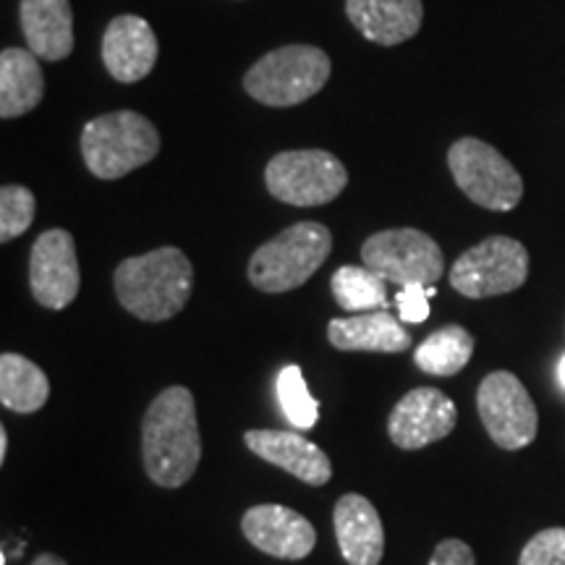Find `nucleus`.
<instances>
[{"label": "nucleus", "instance_id": "f257e3e1", "mask_svg": "<svg viewBox=\"0 0 565 565\" xmlns=\"http://www.w3.org/2000/svg\"><path fill=\"white\" fill-rule=\"evenodd\" d=\"M141 458L158 487L175 490L194 477L202 458L196 404L189 387H166L141 419Z\"/></svg>", "mask_w": 565, "mask_h": 565}, {"label": "nucleus", "instance_id": "f03ea898", "mask_svg": "<svg viewBox=\"0 0 565 565\" xmlns=\"http://www.w3.org/2000/svg\"><path fill=\"white\" fill-rule=\"evenodd\" d=\"M116 299L145 322H166L186 307L194 288V267L179 246L124 259L113 273Z\"/></svg>", "mask_w": 565, "mask_h": 565}, {"label": "nucleus", "instance_id": "7ed1b4c3", "mask_svg": "<svg viewBox=\"0 0 565 565\" xmlns=\"http://www.w3.org/2000/svg\"><path fill=\"white\" fill-rule=\"evenodd\" d=\"M82 158L92 175L116 181L158 158L160 134L137 110H116L92 118L82 129Z\"/></svg>", "mask_w": 565, "mask_h": 565}, {"label": "nucleus", "instance_id": "20e7f679", "mask_svg": "<svg viewBox=\"0 0 565 565\" xmlns=\"http://www.w3.org/2000/svg\"><path fill=\"white\" fill-rule=\"evenodd\" d=\"M333 249L328 225L303 221L265 242L249 259V280L263 294H288L324 265Z\"/></svg>", "mask_w": 565, "mask_h": 565}, {"label": "nucleus", "instance_id": "39448f33", "mask_svg": "<svg viewBox=\"0 0 565 565\" xmlns=\"http://www.w3.org/2000/svg\"><path fill=\"white\" fill-rule=\"evenodd\" d=\"M328 53L315 45H282L246 71L244 89L267 108H294L330 79Z\"/></svg>", "mask_w": 565, "mask_h": 565}, {"label": "nucleus", "instance_id": "423d86ee", "mask_svg": "<svg viewBox=\"0 0 565 565\" xmlns=\"http://www.w3.org/2000/svg\"><path fill=\"white\" fill-rule=\"evenodd\" d=\"M265 186L275 200L294 207H320L349 186V171L328 150H288L265 168Z\"/></svg>", "mask_w": 565, "mask_h": 565}, {"label": "nucleus", "instance_id": "0eeeda50", "mask_svg": "<svg viewBox=\"0 0 565 565\" xmlns=\"http://www.w3.org/2000/svg\"><path fill=\"white\" fill-rule=\"evenodd\" d=\"M448 166L458 189L479 207L508 212L524 196V179L513 162L482 139L463 137L450 145Z\"/></svg>", "mask_w": 565, "mask_h": 565}, {"label": "nucleus", "instance_id": "6e6552de", "mask_svg": "<svg viewBox=\"0 0 565 565\" xmlns=\"http://www.w3.org/2000/svg\"><path fill=\"white\" fill-rule=\"evenodd\" d=\"M529 278V252L511 236H490L466 249L450 267V286L466 299L511 294Z\"/></svg>", "mask_w": 565, "mask_h": 565}, {"label": "nucleus", "instance_id": "1a4fd4ad", "mask_svg": "<svg viewBox=\"0 0 565 565\" xmlns=\"http://www.w3.org/2000/svg\"><path fill=\"white\" fill-rule=\"evenodd\" d=\"M364 267L395 286H435L445 273L443 249L433 236L416 228L372 233L362 246Z\"/></svg>", "mask_w": 565, "mask_h": 565}, {"label": "nucleus", "instance_id": "9d476101", "mask_svg": "<svg viewBox=\"0 0 565 565\" xmlns=\"http://www.w3.org/2000/svg\"><path fill=\"white\" fill-rule=\"evenodd\" d=\"M477 408L487 435L503 450H521L534 443L540 414L532 395L513 372L487 374L477 391Z\"/></svg>", "mask_w": 565, "mask_h": 565}, {"label": "nucleus", "instance_id": "9b49d317", "mask_svg": "<svg viewBox=\"0 0 565 565\" xmlns=\"http://www.w3.org/2000/svg\"><path fill=\"white\" fill-rule=\"evenodd\" d=\"M82 286L74 236L63 228L40 233L30 254V288L40 307L66 309Z\"/></svg>", "mask_w": 565, "mask_h": 565}, {"label": "nucleus", "instance_id": "f8f14e48", "mask_svg": "<svg viewBox=\"0 0 565 565\" xmlns=\"http://www.w3.org/2000/svg\"><path fill=\"white\" fill-rule=\"evenodd\" d=\"M456 404L437 387H414L387 416V435L404 450L427 448L456 429Z\"/></svg>", "mask_w": 565, "mask_h": 565}, {"label": "nucleus", "instance_id": "ddd939ff", "mask_svg": "<svg viewBox=\"0 0 565 565\" xmlns=\"http://www.w3.org/2000/svg\"><path fill=\"white\" fill-rule=\"evenodd\" d=\"M242 532L259 553L280 561H303L317 545L315 526L286 505H254L244 513Z\"/></svg>", "mask_w": 565, "mask_h": 565}, {"label": "nucleus", "instance_id": "4468645a", "mask_svg": "<svg viewBox=\"0 0 565 565\" xmlns=\"http://www.w3.org/2000/svg\"><path fill=\"white\" fill-rule=\"evenodd\" d=\"M158 53L160 45L152 26L134 13L113 19L103 34V63L121 84L145 79L158 63Z\"/></svg>", "mask_w": 565, "mask_h": 565}, {"label": "nucleus", "instance_id": "2eb2a0df", "mask_svg": "<svg viewBox=\"0 0 565 565\" xmlns=\"http://www.w3.org/2000/svg\"><path fill=\"white\" fill-rule=\"evenodd\" d=\"M244 443L254 456L288 471L303 484L320 487L333 477L330 458L315 443L303 440V435L286 433V429H249L244 435Z\"/></svg>", "mask_w": 565, "mask_h": 565}, {"label": "nucleus", "instance_id": "dca6fc26", "mask_svg": "<svg viewBox=\"0 0 565 565\" xmlns=\"http://www.w3.org/2000/svg\"><path fill=\"white\" fill-rule=\"evenodd\" d=\"M335 540L343 561L349 565H380L385 553V529L364 494L349 492L335 503L333 511Z\"/></svg>", "mask_w": 565, "mask_h": 565}, {"label": "nucleus", "instance_id": "f3484780", "mask_svg": "<svg viewBox=\"0 0 565 565\" xmlns=\"http://www.w3.org/2000/svg\"><path fill=\"white\" fill-rule=\"evenodd\" d=\"M21 30L26 51L40 61H66L74 53V13L68 0H21Z\"/></svg>", "mask_w": 565, "mask_h": 565}, {"label": "nucleus", "instance_id": "a211bd4d", "mask_svg": "<svg viewBox=\"0 0 565 565\" xmlns=\"http://www.w3.org/2000/svg\"><path fill=\"white\" fill-rule=\"evenodd\" d=\"M345 17L374 45H401L422 30V0H345Z\"/></svg>", "mask_w": 565, "mask_h": 565}, {"label": "nucleus", "instance_id": "6ab92c4d", "mask_svg": "<svg viewBox=\"0 0 565 565\" xmlns=\"http://www.w3.org/2000/svg\"><path fill=\"white\" fill-rule=\"evenodd\" d=\"M328 341L338 351H372V353H404L412 345V335L391 309L372 315L338 317L328 324Z\"/></svg>", "mask_w": 565, "mask_h": 565}, {"label": "nucleus", "instance_id": "aec40b11", "mask_svg": "<svg viewBox=\"0 0 565 565\" xmlns=\"http://www.w3.org/2000/svg\"><path fill=\"white\" fill-rule=\"evenodd\" d=\"M45 97V74L38 55L24 47L0 53V116L6 121L32 113Z\"/></svg>", "mask_w": 565, "mask_h": 565}, {"label": "nucleus", "instance_id": "412c9836", "mask_svg": "<svg viewBox=\"0 0 565 565\" xmlns=\"http://www.w3.org/2000/svg\"><path fill=\"white\" fill-rule=\"evenodd\" d=\"M51 398V383L38 364L21 353L0 356V404L9 412L34 414Z\"/></svg>", "mask_w": 565, "mask_h": 565}, {"label": "nucleus", "instance_id": "4be33fe9", "mask_svg": "<svg viewBox=\"0 0 565 565\" xmlns=\"http://www.w3.org/2000/svg\"><path fill=\"white\" fill-rule=\"evenodd\" d=\"M475 353V338L461 324H448V328L435 330L414 353V362L422 372L435 374V377H454L471 362Z\"/></svg>", "mask_w": 565, "mask_h": 565}, {"label": "nucleus", "instance_id": "5701e85b", "mask_svg": "<svg viewBox=\"0 0 565 565\" xmlns=\"http://www.w3.org/2000/svg\"><path fill=\"white\" fill-rule=\"evenodd\" d=\"M330 288H333L338 307L343 312H370V309L380 312V309H387L385 280L377 273H372L370 267H338L333 280H330Z\"/></svg>", "mask_w": 565, "mask_h": 565}, {"label": "nucleus", "instance_id": "b1692460", "mask_svg": "<svg viewBox=\"0 0 565 565\" xmlns=\"http://www.w3.org/2000/svg\"><path fill=\"white\" fill-rule=\"evenodd\" d=\"M278 401L286 419L296 429H312L320 419V404L312 393H309L307 380H303L301 366L288 364L278 374Z\"/></svg>", "mask_w": 565, "mask_h": 565}, {"label": "nucleus", "instance_id": "393cba45", "mask_svg": "<svg viewBox=\"0 0 565 565\" xmlns=\"http://www.w3.org/2000/svg\"><path fill=\"white\" fill-rule=\"evenodd\" d=\"M34 194L26 186L9 183L0 189V242L9 244L11 238H19L30 228L34 221Z\"/></svg>", "mask_w": 565, "mask_h": 565}, {"label": "nucleus", "instance_id": "a878e982", "mask_svg": "<svg viewBox=\"0 0 565 565\" xmlns=\"http://www.w3.org/2000/svg\"><path fill=\"white\" fill-rule=\"evenodd\" d=\"M519 565H565V529L553 526L534 534L521 550Z\"/></svg>", "mask_w": 565, "mask_h": 565}, {"label": "nucleus", "instance_id": "bb28decb", "mask_svg": "<svg viewBox=\"0 0 565 565\" xmlns=\"http://www.w3.org/2000/svg\"><path fill=\"white\" fill-rule=\"evenodd\" d=\"M435 296L433 286H422V282H414V286H404L395 296V303H398L401 320L408 324H419L429 317V299Z\"/></svg>", "mask_w": 565, "mask_h": 565}, {"label": "nucleus", "instance_id": "cd10ccee", "mask_svg": "<svg viewBox=\"0 0 565 565\" xmlns=\"http://www.w3.org/2000/svg\"><path fill=\"white\" fill-rule=\"evenodd\" d=\"M429 565H477V561L463 540H443L429 557Z\"/></svg>", "mask_w": 565, "mask_h": 565}, {"label": "nucleus", "instance_id": "c85d7f7f", "mask_svg": "<svg viewBox=\"0 0 565 565\" xmlns=\"http://www.w3.org/2000/svg\"><path fill=\"white\" fill-rule=\"evenodd\" d=\"M32 565H66V563H63L58 555H53V553H42V555L34 557V563H32Z\"/></svg>", "mask_w": 565, "mask_h": 565}, {"label": "nucleus", "instance_id": "c756f323", "mask_svg": "<svg viewBox=\"0 0 565 565\" xmlns=\"http://www.w3.org/2000/svg\"><path fill=\"white\" fill-rule=\"evenodd\" d=\"M9 458V433H6V427L0 429V463Z\"/></svg>", "mask_w": 565, "mask_h": 565}, {"label": "nucleus", "instance_id": "7c9ffc66", "mask_svg": "<svg viewBox=\"0 0 565 565\" xmlns=\"http://www.w3.org/2000/svg\"><path fill=\"white\" fill-rule=\"evenodd\" d=\"M557 383H561V387L565 391V353L561 356V362H557Z\"/></svg>", "mask_w": 565, "mask_h": 565}]
</instances>
